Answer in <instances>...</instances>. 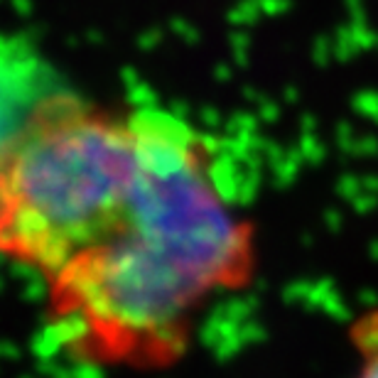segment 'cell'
Here are the masks:
<instances>
[{
  "instance_id": "3",
  "label": "cell",
  "mask_w": 378,
  "mask_h": 378,
  "mask_svg": "<svg viewBox=\"0 0 378 378\" xmlns=\"http://www.w3.org/2000/svg\"><path fill=\"white\" fill-rule=\"evenodd\" d=\"M57 71L20 40H0V148L42 94L59 86Z\"/></svg>"
},
{
  "instance_id": "4",
  "label": "cell",
  "mask_w": 378,
  "mask_h": 378,
  "mask_svg": "<svg viewBox=\"0 0 378 378\" xmlns=\"http://www.w3.org/2000/svg\"><path fill=\"white\" fill-rule=\"evenodd\" d=\"M351 341L361 354V369L356 378H378V309L361 314L351 324Z\"/></svg>"
},
{
  "instance_id": "1",
  "label": "cell",
  "mask_w": 378,
  "mask_h": 378,
  "mask_svg": "<svg viewBox=\"0 0 378 378\" xmlns=\"http://www.w3.org/2000/svg\"><path fill=\"white\" fill-rule=\"evenodd\" d=\"M253 273L256 234L221 194L209 145L155 108L136 214L121 234L42 278L47 324L74 359L163 369L184 356L196 309Z\"/></svg>"
},
{
  "instance_id": "2",
  "label": "cell",
  "mask_w": 378,
  "mask_h": 378,
  "mask_svg": "<svg viewBox=\"0 0 378 378\" xmlns=\"http://www.w3.org/2000/svg\"><path fill=\"white\" fill-rule=\"evenodd\" d=\"M153 113L64 84L40 96L0 148V258L47 278L121 234L143 191Z\"/></svg>"
}]
</instances>
